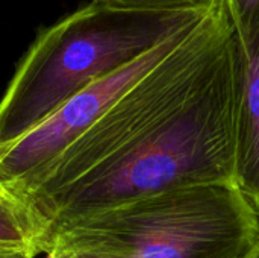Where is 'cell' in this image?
<instances>
[{
    "mask_svg": "<svg viewBox=\"0 0 259 258\" xmlns=\"http://www.w3.org/2000/svg\"><path fill=\"white\" fill-rule=\"evenodd\" d=\"M234 44L235 35L179 108L59 198L42 216L46 233L79 214L129 199L185 187L235 186Z\"/></svg>",
    "mask_w": 259,
    "mask_h": 258,
    "instance_id": "cell-1",
    "label": "cell"
},
{
    "mask_svg": "<svg viewBox=\"0 0 259 258\" xmlns=\"http://www.w3.org/2000/svg\"><path fill=\"white\" fill-rule=\"evenodd\" d=\"M215 8L137 11L94 0L41 29L0 99V146L20 138L85 87Z\"/></svg>",
    "mask_w": 259,
    "mask_h": 258,
    "instance_id": "cell-2",
    "label": "cell"
},
{
    "mask_svg": "<svg viewBox=\"0 0 259 258\" xmlns=\"http://www.w3.org/2000/svg\"><path fill=\"white\" fill-rule=\"evenodd\" d=\"M259 213L234 184L161 192L87 211L44 237L77 258H243Z\"/></svg>",
    "mask_w": 259,
    "mask_h": 258,
    "instance_id": "cell-3",
    "label": "cell"
},
{
    "mask_svg": "<svg viewBox=\"0 0 259 258\" xmlns=\"http://www.w3.org/2000/svg\"><path fill=\"white\" fill-rule=\"evenodd\" d=\"M232 38L234 27L222 5L15 195L44 225L42 216L59 198L99 173L179 108L206 79Z\"/></svg>",
    "mask_w": 259,
    "mask_h": 258,
    "instance_id": "cell-4",
    "label": "cell"
},
{
    "mask_svg": "<svg viewBox=\"0 0 259 258\" xmlns=\"http://www.w3.org/2000/svg\"><path fill=\"white\" fill-rule=\"evenodd\" d=\"M234 122L235 186L259 213V27L235 35Z\"/></svg>",
    "mask_w": 259,
    "mask_h": 258,
    "instance_id": "cell-5",
    "label": "cell"
},
{
    "mask_svg": "<svg viewBox=\"0 0 259 258\" xmlns=\"http://www.w3.org/2000/svg\"><path fill=\"white\" fill-rule=\"evenodd\" d=\"M46 228L27 205H0V248L38 257L44 252Z\"/></svg>",
    "mask_w": 259,
    "mask_h": 258,
    "instance_id": "cell-6",
    "label": "cell"
},
{
    "mask_svg": "<svg viewBox=\"0 0 259 258\" xmlns=\"http://www.w3.org/2000/svg\"><path fill=\"white\" fill-rule=\"evenodd\" d=\"M115 8L137 11H181L208 9L223 5V0H97Z\"/></svg>",
    "mask_w": 259,
    "mask_h": 258,
    "instance_id": "cell-7",
    "label": "cell"
},
{
    "mask_svg": "<svg viewBox=\"0 0 259 258\" xmlns=\"http://www.w3.org/2000/svg\"><path fill=\"white\" fill-rule=\"evenodd\" d=\"M235 35H246L259 27V0H223Z\"/></svg>",
    "mask_w": 259,
    "mask_h": 258,
    "instance_id": "cell-8",
    "label": "cell"
},
{
    "mask_svg": "<svg viewBox=\"0 0 259 258\" xmlns=\"http://www.w3.org/2000/svg\"><path fill=\"white\" fill-rule=\"evenodd\" d=\"M44 258H77L73 252H70L68 249H65L64 246L49 242L44 246V252H42Z\"/></svg>",
    "mask_w": 259,
    "mask_h": 258,
    "instance_id": "cell-9",
    "label": "cell"
},
{
    "mask_svg": "<svg viewBox=\"0 0 259 258\" xmlns=\"http://www.w3.org/2000/svg\"><path fill=\"white\" fill-rule=\"evenodd\" d=\"M0 205H26L17 195L0 186Z\"/></svg>",
    "mask_w": 259,
    "mask_h": 258,
    "instance_id": "cell-10",
    "label": "cell"
},
{
    "mask_svg": "<svg viewBox=\"0 0 259 258\" xmlns=\"http://www.w3.org/2000/svg\"><path fill=\"white\" fill-rule=\"evenodd\" d=\"M0 258H35L27 252L15 251V249H3L0 248Z\"/></svg>",
    "mask_w": 259,
    "mask_h": 258,
    "instance_id": "cell-11",
    "label": "cell"
},
{
    "mask_svg": "<svg viewBox=\"0 0 259 258\" xmlns=\"http://www.w3.org/2000/svg\"><path fill=\"white\" fill-rule=\"evenodd\" d=\"M243 258H259V240L258 243H256V245H255V246H253V248H252V249H250Z\"/></svg>",
    "mask_w": 259,
    "mask_h": 258,
    "instance_id": "cell-12",
    "label": "cell"
}]
</instances>
